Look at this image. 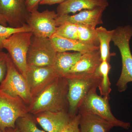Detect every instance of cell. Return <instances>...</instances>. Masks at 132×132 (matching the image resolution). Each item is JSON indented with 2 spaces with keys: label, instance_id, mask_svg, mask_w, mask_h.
I'll use <instances>...</instances> for the list:
<instances>
[{
  "label": "cell",
  "instance_id": "484cf974",
  "mask_svg": "<svg viewBox=\"0 0 132 132\" xmlns=\"http://www.w3.org/2000/svg\"><path fill=\"white\" fill-rule=\"evenodd\" d=\"M80 115L78 113L72 118L68 125L61 132H80L79 123Z\"/></svg>",
  "mask_w": 132,
  "mask_h": 132
},
{
  "label": "cell",
  "instance_id": "d4e9b609",
  "mask_svg": "<svg viewBox=\"0 0 132 132\" xmlns=\"http://www.w3.org/2000/svg\"><path fill=\"white\" fill-rule=\"evenodd\" d=\"M9 54L0 52V83L5 78L7 71V60Z\"/></svg>",
  "mask_w": 132,
  "mask_h": 132
},
{
  "label": "cell",
  "instance_id": "44dd1931",
  "mask_svg": "<svg viewBox=\"0 0 132 132\" xmlns=\"http://www.w3.org/2000/svg\"><path fill=\"white\" fill-rule=\"evenodd\" d=\"M78 40L85 43L100 46L96 28L93 27L78 25Z\"/></svg>",
  "mask_w": 132,
  "mask_h": 132
},
{
  "label": "cell",
  "instance_id": "7a4b0ae2",
  "mask_svg": "<svg viewBox=\"0 0 132 132\" xmlns=\"http://www.w3.org/2000/svg\"><path fill=\"white\" fill-rule=\"evenodd\" d=\"M64 77L68 84V113L72 118L77 115L79 106L88 92L98 87L101 77L97 71L94 73H69Z\"/></svg>",
  "mask_w": 132,
  "mask_h": 132
},
{
  "label": "cell",
  "instance_id": "83f0119b",
  "mask_svg": "<svg viewBox=\"0 0 132 132\" xmlns=\"http://www.w3.org/2000/svg\"><path fill=\"white\" fill-rule=\"evenodd\" d=\"M65 0H42L40 5H52L55 4H61Z\"/></svg>",
  "mask_w": 132,
  "mask_h": 132
},
{
  "label": "cell",
  "instance_id": "4316f807",
  "mask_svg": "<svg viewBox=\"0 0 132 132\" xmlns=\"http://www.w3.org/2000/svg\"><path fill=\"white\" fill-rule=\"evenodd\" d=\"M42 0H26V4L29 12L32 13L38 10V7Z\"/></svg>",
  "mask_w": 132,
  "mask_h": 132
},
{
  "label": "cell",
  "instance_id": "e0dca14e",
  "mask_svg": "<svg viewBox=\"0 0 132 132\" xmlns=\"http://www.w3.org/2000/svg\"><path fill=\"white\" fill-rule=\"evenodd\" d=\"M50 39L57 52L73 51L83 54L100 50V46L85 43L78 40L65 39L57 35H53Z\"/></svg>",
  "mask_w": 132,
  "mask_h": 132
},
{
  "label": "cell",
  "instance_id": "9c48e42d",
  "mask_svg": "<svg viewBox=\"0 0 132 132\" xmlns=\"http://www.w3.org/2000/svg\"><path fill=\"white\" fill-rule=\"evenodd\" d=\"M59 76L53 66L28 65L24 77L33 98Z\"/></svg>",
  "mask_w": 132,
  "mask_h": 132
},
{
  "label": "cell",
  "instance_id": "f1b7e54d",
  "mask_svg": "<svg viewBox=\"0 0 132 132\" xmlns=\"http://www.w3.org/2000/svg\"><path fill=\"white\" fill-rule=\"evenodd\" d=\"M0 24L3 26H7V21L1 14H0Z\"/></svg>",
  "mask_w": 132,
  "mask_h": 132
},
{
  "label": "cell",
  "instance_id": "3957f363",
  "mask_svg": "<svg viewBox=\"0 0 132 132\" xmlns=\"http://www.w3.org/2000/svg\"><path fill=\"white\" fill-rule=\"evenodd\" d=\"M132 37V26H119L113 29L112 41L119 48L122 60V70L116 84L119 92H125L128 84L132 82V54L130 42Z\"/></svg>",
  "mask_w": 132,
  "mask_h": 132
},
{
  "label": "cell",
  "instance_id": "ffe728a7",
  "mask_svg": "<svg viewBox=\"0 0 132 132\" xmlns=\"http://www.w3.org/2000/svg\"><path fill=\"white\" fill-rule=\"evenodd\" d=\"M111 67L109 62L105 61L102 62L97 71L101 77L99 88L101 95L105 97H110L111 92V83L109 77V73Z\"/></svg>",
  "mask_w": 132,
  "mask_h": 132
},
{
  "label": "cell",
  "instance_id": "52a82bcc",
  "mask_svg": "<svg viewBox=\"0 0 132 132\" xmlns=\"http://www.w3.org/2000/svg\"><path fill=\"white\" fill-rule=\"evenodd\" d=\"M0 90L11 96L20 97L28 106L32 100L26 79L16 68L9 54L6 74L1 83Z\"/></svg>",
  "mask_w": 132,
  "mask_h": 132
},
{
  "label": "cell",
  "instance_id": "30bf717a",
  "mask_svg": "<svg viewBox=\"0 0 132 132\" xmlns=\"http://www.w3.org/2000/svg\"><path fill=\"white\" fill-rule=\"evenodd\" d=\"M57 13L46 10L39 12L38 10L30 13L27 24L31 28L33 35L50 38L57 31Z\"/></svg>",
  "mask_w": 132,
  "mask_h": 132
},
{
  "label": "cell",
  "instance_id": "5bb4252c",
  "mask_svg": "<svg viewBox=\"0 0 132 132\" xmlns=\"http://www.w3.org/2000/svg\"><path fill=\"white\" fill-rule=\"evenodd\" d=\"M108 5V0H65L57 7V14L58 16L75 14L85 10L106 8Z\"/></svg>",
  "mask_w": 132,
  "mask_h": 132
},
{
  "label": "cell",
  "instance_id": "277c9868",
  "mask_svg": "<svg viewBox=\"0 0 132 132\" xmlns=\"http://www.w3.org/2000/svg\"><path fill=\"white\" fill-rule=\"evenodd\" d=\"M97 88H94L88 92L80 105L78 112L93 114L111 123L114 127L129 129L131 127L130 123L116 118L111 112L109 103L110 97L98 95L97 93Z\"/></svg>",
  "mask_w": 132,
  "mask_h": 132
},
{
  "label": "cell",
  "instance_id": "cb8c5ba5",
  "mask_svg": "<svg viewBox=\"0 0 132 132\" xmlns=\"http://www.w3.org/2000/svg\"><path fill=\"white\" fill-rule=\"evenodd\" d=\"M21 32H32V30L28 24L19 28H14L0 24V52L2 51L4 48L3 42L5 39L14 33Z\"/></svg>",
  "mask_w": 132,
  "mask_h": 132
},
{
  "label": "cell",
  "instance_id": "603a6c76",
  "mask_svg": "<svg viewBox=\"0 0 132 132\" xmlns=\"http://www.w3.org/2000/svg\"><path fill=\"white\" fill-rule=\"evenodd\" d=\"M54 35L59 37L78 40V25L71 23H65L57 27Z\"/></svg>",
  "mask_w": 132,
  "mask_h": 132
},
{
  "label": "cell",
  "instance_id": "7402d4cb",
  "mask_svg": "<svg viewBox=\"0 0 132 132\" xmlns=\"http://www.w3.org/2000/svg\"><path fill=\"white\" fill-rule=\"evenodd\" d=\"M32 114L28 113L16 120L15 127L19 132H46L37 127Z\"/></svg>",
  "mask_w": 132,
  "mask_h": 132
},
{
  "label": "cell",
  "instance_id": "8992f818",
  "mask_svg": "<svg viewBox=\"0 0 132 132\" xmlns=\"http://www.w3.org/2000/svg\"><path fill=\"white\" fill-rule=\"evenodd\" d=\"M33 35L32 32H16L3 42V48L7 50L15 65L24 77L28 67L27 54Z\"/></svg>",
  "mask_w": 132,
  "mask_h": 132
},
{
  "label": "cell",
  "instance_id": "4dcf8cb0",
  "mask_svg": "<svg viewBox=\"0 0 132 132\" xmlns=\"http://www.w3.org/2000/svg\"><path fill=\"white\" fill-rule=\"evenodd\" d=\"M0 132H3V131L2 130H1V129H0Z\"/></svg>",
  "mask_w": 132,
  "mask_h": 132
},
{
  "label": "cell",
  "instance_id": "ac0fdd59",
  "mask_svg": "<svg viewBox=\"0 0 132 132\" xmlns=\"http://www.w3.org/2000/svg\"><path fill=\"white\" fill-rule=\"evenodd\" d=\"M82 54L79 52H57L53 67L60 76L68 74L78 61Z\"/></svg>",
  "mask_w": 132,
  "mask_h": 132
},
{
  "label": "cell",
  "instance_id": "5b68a950",
  "mask_svg": "<svg viewBox=\"0 0 132 132\" xmlns=\"http://www.w3.org/2000/svg\"><path fill=\"white\" fill-rule=\"evenodd\" d=\"M28 113V106L21 98L0 90V129L3 131L15 128L16 120Z\"/></svg>",
  "mask_w": 132,
  "mask_h": 132
},
{
  "label": "cell",
  "instance_id": "2e32d148",
  "mask_svg": "<svg viewBox=\"0 0 132 132\" xmlns=\"http://www.w3.org/2000/svg\"><path fill=\"white\" fill-rule=\"evenodd\" d=\"M80 115V132H109L114 127L111 123L98 116L79 112Z\"/></svg>",
  "mask_w": 132,
  "mask_h": 132
},
{
  "label": "cell",
  "instance_id": "d6986e66",
  "mask_svg": "<svg viewBox=\"0 0 132 132\" xmlns=\"http://www.w3.org/2000/svg\"><path fill=\"white\" fill-rule=\"evenodd\" d=\"M97 36L100 42V50L102 61H110L111 54L110 43L112 41L113 30H108L102 27L96 28Z\"/></svg>",
  "mask_w": 132,
  "mask_h": 132
},
{
  "label": "cell",
  "instance_id": "7c38bea8",
  "mask_svg": "<svg viewBox=\"0 0 132 132\" xmlns=\"http://www.w3.org/2000/svg\"><path fill=\"white\" fill-rule=\"evenodd\" d=\"M106 9V7H100L85 10L72 15L69 14L57 15L56 18V25L59 27L65 23H71L96 28L98 25L103 24L102 18Z\"/></svg>",
  "mask_w": 132,
  "mask_h": 132
},
{
  "label": "cell",
  "instance_id": "9a60e30c",
  "mask_svg": "<svg viewBox=\"0 0 132 132\" xmlns=\"http://www.w3.org/2000/svg\"><path fill=\"white\" fill-rule=\"evenodd\" d=\"M102 62L100 50L85 53L82 54L69 73H94Z\"/></svg>",
  "mask_w": 132,
  "mask_h": 132
},
{
  "label": "cell",
  "instance_id": "f546056e",
  "mask_svg": "<svg viewBox=\"0 0 132 132\" xmlns=\"http://www.w3.org/2000/svg\"><path fill=\"white\" fill-rule=\"evenodd\" d=\"M6 132H19V131L17 128L15 127L14 128H7L6 129Z\"/></svg>",
  "mask_w": 132,
  "mask_h": 132
},
{
  "label": "cell",
  "instance_id": "4fadbf2b",
  "mask_svg": "<svg viewBox=\"0 0 132 132\" xmlns=\"http://www.w3.org/2000/svg\"><path fill=\"white\" fill-rule=\"evenodd\" d=\"M33 115L36 123L47 132H61L72 119L65 112L44 111Z\"/></svg>",
  "mask_w": 132,
  "mask_h": 132
},
{
  "label": "cell",
  "instance_id": "ba28073f",
  "mask_svg": "<svg viewBox=\"0 0 132 132\" xmlns=\"http://www.w3.org/2000/svg\"><path fill=\"white\" fill-rule=\"evenodd\" d=\"M57 52L50 38L33 35L28 52V65L53 66Z\"/></svg>",
  "mask_w": 132,
  "mask_h": 132
},
{
  "label": "cell",
  "instance_id": "6da1fadb",
  "mask_svg": "<svg viewBox=\"0 0 132 132\" xmlns=\"http://www.w3.org/2000/svg\"><path fill=\"white\" fill-rule=\"evenodd\" d=\"M68 84L64 76H59L32 100L28 106L29 113L34 115L44 112L68 113Z\"/></svg>",
  "mask_w": 132,
  "mask_h": 132
},
{
  "label": "cell",
  "instance_id": "8fae6325",
  "mask_svg": "<svg viewBox=\"0 0 132 132\" xmlns=\"http://www.w3.org/2000/svg\"><path fill=\"white\" fill-rule=\"evenodd\" d=\"M30 13L26 0H0V14L10 27L19 28L27 24Z\"/></svg>",
  "mask_w": 132,
  "mask_h": 132
}]
</instances>
